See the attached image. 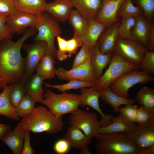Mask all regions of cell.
I'll return each mask as SVG.
<instances>
[{
  "instance_id": "1f68e13d",
  "label": "cell",
  "mask_w": 154,
  "mask_h": 154,
  "mask_svg": "<svg viewBox=\"0 0 154 154\" xmlns=\"http://www.w3.org/2000/svg\"><path fill=\"white\" fill-rule=\"evenodd\" d=\"M66 83L54 85L50 83L44 82L46 88H52L58 90L62 92L72 89H78L83 88H89L95 85V82L82 80L73 79L69 80Z\"/></svg>"
},
{
  "instance_id": "6da1fadb",
  "label": "cell",
  "mask_w": 154,
  "mask_h": 154,
  "mask_svg": "<svg viewBox=\"0 0 154 154\" xmlns=\"http://www.w3.org/2000/svg\"><path fill=\"white\" fill-rule=\"evenodd\" d=\"M37 32L35 27H31L16 42L10 38L0 42V82L3 89L21 81L25 72V59L21 55V49L25 40L35 36Z\"/></svg>"
},
{
  "instance_id": "9a60e30c",
  "label": "cell",
  "mask_w": 154,
  "mask_h": 154,
  "mask_svg": "<svg viewBox=\"0 0 154 154\" xmlns=\"http://www.w3.org/2000/svg\"><path fill=\"white\" fill-rule=\"evenodd\" d=\"M125 0H102L100 9L95 19L107 27L119 21L118 10Z\"/></svg>"
},
{
  "instance_id": "60d3db41",
  "label": "cell",
  "mask_w": 154,
  "mask_h": 154,
  "mask_svg": "<svg viewBox=\"0 0 154 154\" xmlns=\"http://www.w3.org/2000/svg\"><path fill=\"white\" fill-rule=\"evenodd\" d=\"M138 106L136 105L129 104L125 105L124 107H119L118 112L121 114L127 121L135 123Z\"/></svg>"
},
{
  "instance_id": "d6986e66",
  "label": "cell",
  "mask_w": 154,
  "mask_h": 154,
  "mask_svg": "<svg viewBox=\"0 0 154 154\" xmlns=\"http://www.w3.org/2000/svg\"><path fill=\"white\" fill-rule=\"evenodd\" d=\"M73 7L70 0H55L47 3L45 11L59 22H64Z\"/></svg>"
},
{
  "instance_id": "ffe728a7",
  "label": "cell",
  "mask_w": 154,
  "mask_h": 154,
  "mask_svg": "<svg viewBox=\"0 0 154 154\" xmlns=\"http://www.w3.org/2000/svg\"><path fill=\"white\" fill-rule=\"evenodd\" d=\"M73 7L88 20L95 19L101 7L102 0H70Z\"/></svg>"
},
{
  "instance_id": "c3c4849f",
  "label": "cell",
  "mask_w": 154,
  "mask_h": 154,
  "mask_svg": "<svg viewBox=\"0 0 154 154\" xmlns=\"http://www.w3.org/2000/svg\"><path fill=\"white\" fill-rule=\"evenodd\" d=\"M148 50L154 52V22L151 23V27L149 37L147 46Z\"/></svg>"
},
{
  "instance_id": "d590c367",
  "label": "cell",
  "mask_w": 154,
  "mask_h": 154,
  "mask_svg": "<svg viewBox=\"0 0 154 154\" xmlns=\"http://www.w3.org/2000/svg\"><path fill=\"white\" fill-rule=\"evenodd\" d=\"M25 94V85L21 82L13 84L9 92V98L14 108L18 105Z\"/></svg>"
},
{
  "instance_id": "2e32d148",
  "label": "cell",
  "mask_w": 154,
  "mask_h": 154,
  "mask_svg": "<svg viewBox=\"0 0 154 154\" xmlns=\"http://www.w3.org/2000/svg\"><path fill=\"white\" fill-rule=\"evenodd\" d=\"M65 138L68 141L71 147L80 151V154H92L88 146L92 139L78 127L70 125L65 132Z\"/></svg>"
},
{
  "instance_id": "7bdbcfd3",
  "label": "cell",
  "mask_w": 154,
  "mask_h": 154,
  "mask_svg": "<svg viewBox=\"0 0 154 154\" xmlns=\"http://www.w3.org/2000/svg\"><path fill=\"white\" fill-rule=\"evenodd\" d=\"M7 16L0 14V42L12 38L13 34L6 23Z\"/></svg>"
},
{
  "instance_id": "30bf717a",
  "label": "cell",
  "mask_w": 154,
  "mask_h": 154,
  "mask_svg": "<svg viewBox=\"0 0 154 154\" xmlns=\"http://www.w3.org/2000/svg\"><path fill=\"white\" fill-rule=\"evenodd\" d=\"M33 44H23L22 47L27 53L25 59V73L21 82L25 84L29 78L33 75L42 57L46 53V43L39 41Z\"/></svg>"
},
{
  "instance_id": "ab89813d",
  "label": "cell",
  "mask_w": 154,
  "mask_h": 154,
  "mask_svg": "<svg viewBox=\"0 0 154 154\" xmlns=\"http://www.w3.org/2000/svg\"><path fill=\"white\" fill-rule=\"evenodd\" d=\"M93 48L82 44L80 50L75 56L72 68L84 63L91 58Z\"/></svg>"
},
{
  "instance_id": "83f0119b",
  "label": "cell",
  "mask_w": 154,
  "mask_h": 154,
  "mask_svg": "<svg viewBox=\"0 0 154 154\" xmlns=\"http://www.w3.org/2000/svg\"><path fill=\"white\" fill-rule=\"evenodd\" d=\"M13 84L8 85L0 93V115L19 121V117L17 115L15 108L12 105L9 98V94Z\"/></svg>"
},
{
  "instance_id": "ba28073f",
  "label": "cell",
  "mask_w": 154,
  "mask_h": 154,
  "mask_svg": "<svg viewBox=\"0 0 154 154\" xmlns=\"http://www.w3.org/2000/svg\"><path fill=\"white\" fill-rule=\"evenodd\" d=\"M147 49L134 40L118 38L114 52L126 61L139 65Z\"/></svg>"
},
{
  "instance_id": "5bb4252c",
  "label": "cell",
  "mask_w": 154,
  "mask_h": 154,
  "mask_svg": "<svg viewBox=\"0 0 154 154\" xmlns=\"http://www.w3.org/2000/svg\"><path fill=\"white\" fill-rule=\"evenodd\" d=\"M90 59L91 58L84 63L69 70L59 67L56 69V76L61 80L75 79L95 82L97 79L91 66Z\"/></svg>"
},
{
  "instance_id": "4dcf8cb0",
  "label": "cell",
  "mask_w": 154,
  "mask_h": 154,
  "mask_svg": "<svg viewBox=\"0 0 154 154\" xmlns=\"http://www.w3.org/2000/svg\"><path fill=\"white\" fill-rule=\"evenodd\" d=\"M135 99L141 106L154 114V88L143 87L138 92Z\"/></svg>"
},
{
  "instance_id": "f546056e",
  "label": "cell",
  "mask_w": 154,
  "mask_h": 154,
  "mask_svg": "<svg viewBox=\"0 0 154 154\" xmlns=\"http://www.w3.org/2000/svg\"><path fill=\"white\" fill-rule=\"evenodd\" d=\"M19 12L41 15L45 11V0H17Z\"/></svg>"
},
{
  "instance_id": "4316f807",
  "label": "cell",
  "mask_w": 154,
  "mask_h": 154,
  "mask_svg": "<svg viewBox=\"0 0 154 154\" xmlns=\"http://www.w3.org/2000/svg\"><path fill=\"white\" fill-rule=\"evenodd\" d=\"M54 58L51 55L46 54L36 69V74L44 80L53 78L56 75V69L55 67L56 61Z\"/></svg>"
},
{
  "instance_id": "74e56055",
  "label": "cell",
  "mask_w": 154,
  "mask_h": 154,
  "mask_svg": "<svg viewBox=\"0 0 154 154\" xmlns=\"http://www.w3.org/2000/svg\"><path fill=\"white\" fill-rule=\"evenodd\" d=\"M19 12L17 0H0V14L7 17Z\"/></svg>"
},
{
  "instance_id": "d4e9b609",
  "label": "cell",
  "mask_w": 154,
  "mask_h": 154,
  "mask_svg": "<svg viewBox=\"0 0 154 154\" xmlns=\"http://www.w3.org/2000/svg\"><path fill=\"white\" fill-rule=\"evenodd\" d=\"M43 81L42 78L36 74L31 75L25 84L26 94L31 96L36 102H40L43 98Z\"/></svg>"
},
{
  "instance_id": "8992f818",
  "label": "cell",
  "mask_w": 154,
  "mask_h": 154,
  "mask_svg": "<svg viewBox=\"0 0 154 154\" xmlns=\"http://www.w3.org/2000/svg\"><path fill=\"white\" fill-rule=\"evenodd\" d=\"M109 65L105 72L95 82L94 86L100 91L110 87L115 80L124 74L139 68V65L126 61L114 52Z\"/></svg>"
},
{
  "instance_id": "9c48e42d",
  "label": "cell",
  "mask_w": 154,
  "mask_h": 154,
  "mask_svg": "<svg viewBox=\"0 0 154 154\" xmlns=\"http://www.w3.org/2000/svg\"><path fill=\"white\" fill-rule=\"evenodd\" d=\"M70 114L68 117L70 125L80 129L91 139L98 133V129L100 127V122L96 113L78 108Z\"/></svg>"
},
{
  "instance_id": "f907efd6",
  "label": "cell",
  "mask_w": 154,
  "mask_h": 154,
  "mask_svg": "<svg viewBox=\"0 0 154 154\" xmlns=\"http://www.w3.org/2000/svg\"><path fill=\"white\" fill-rule=\"evenodd\" d=\"M154 144L143 148L139 149L138 154H154Z\"/></svg>"
},
{
  "instance_id": "7dc6e473",
  "label": "cell",
  "mask_w": 154,
  "mask_h": 154,
  "mask_svg": "<svg viewBox=\"0 0 154 154\" xmlns=\"http://www.w3.org/2000/svg\"><path fill=\"white\" fill-rule=\"evenodd\" d=\"M30 131L26 130L25 132L22 149L21 154H33L35 150L31 145V137Z\"/></svg>"
},
{
  "instance_id": "7c38bea8",
  "label": "cell",
  "mask_w": 154,
  "mask_h": 154,
  "mask_svg": "<svg viewBox=\"0 0 154 154\" xmlns=\"http://www.w3.org/2000/svg\"><path fill=\"white\" fill-rule=\"evenodd\" d=\"M80 89V106L83 108L86 106H90L100 114L101 117L100 121V127H104L110 124L113 116L110 114H105L101 109L99 103L101 92L98 90L94 86Z\"/></svg>"
},
{
  "instance_id": "f1b7e54d",
  "label": "cell",
  "mask_w": 154,
  "mask_h": 154,
  "mask_svg": "<svg viewBox=\"0 0 154 154\" xmlns=\"http://www.w3.org/2000/svg\"><path fill=\"white\" fill-rule=\"evenodd\" d=\"M68 20L73 29L74 35L79 37L85 32L88 26V20L76 9H72Z\"/></svg>"
},
{
  "instance_id": "ac0fdd59",
  "label": "cell",
  "mask_w": 154,
  "mask_h": 154,
  "mask_svg": "<svg viewBox=\"0 0 154 154\" xmlns=\"http://www.w3.org/2000/svg\"><path fill=\"white\" fill-rule=\"evenodd\" d=\"M135 24L131 30L132 40L147 46L151 23L143 14L135 17Z\"/></svg>"
},
{
  "instance_id": "ee69618b",
  "label": "cell",
  "mask_w": 154,
  "mask_h": 154,
  "mask_svg": "<svg viewBox=\"0 0 154 154\" xmlns=\"http://www.w3.org/2000/svg\"><path fill=\"white\" fill-rule=\"evenodd\" d=\"M58 46V49L56 52V57L60 61H62L66 59L68 57L67 54V40L62 37L60 35L56 37Z\"/></svg>"
},
{
  "instance_id": "5b68a950",
  "label": "cell",
  "mask_w": 154,
  "mask_h": 154,
  "mask_svg": "<svg viewBox=\"0 0 154 154\" xmlns=\"http://www.w3.org/2000/svg\"><path fill=\"white\" fill-rule=\"evenodd\" d=\"M43 19L34 27L38 31L35 35L36 42L43 41L47 45L46 53L56 57V49L54 45L56 38L62 33L59 21L45 11L42 13Z\"/></svg>"
},
{
  "instance_id": "bcb514c9",
  "label": "cell",
  "mask_w": 154,
  "mask_h": 154,
  "mask_svg": "<svg viewBox=\"0 0 154 154\" xmlns=\"http://www.w3.org/2000/svg\"><path fill=\"white\" fill-rule=\"evenodd\" d=\"M71 147L68 141L64 138L57 140L54 144L53 149L57 154H65L68 152Z\"/></svg>"
},
{
  "instance_id": "8d00e7d4",
  "label": "cell",
  "mask_w": 154,
  "mask_h": 154,
  "mask_svg": "<svg viewBox=\"0 0 154 154\" xmlns=\"http://www.w3.org/2000/svg\"><path fill=\"white\" fill-rule=\"evenodd\" d=\"M133 3L143 11V15L149 22L154 15V0H132Z\"/></svg>"
},
{
  "instance_id": "7402d4cb",
  "label": "cell",
  "mask_w": 154,
  "mask_h": 154,
  "mask_svg": "<svg viewBox=\"0 0 154 154\" xmlns=\"http://www.w3.org/2000/svg\"><path fill=\"white\" fill-rule=\"evenodd\" d=\"M112 53L104 54L100 51L98 43L92 50L90 62L97 80L103 74L104 69L110 64L112 56Z\"/></svg>"
},
{
  "instance_id": "d6a6232c",
  "label": "cell",
  "mask_w": 154,
  "mask_h": 154,
  "mask_svg": "<svg viewBox=\"0 0 154 154\" xmlns=\"http://www.w3.org/2000/svg\"><path fill=\"white\" fill-rule=\"evenodd\" d=\"M35 102L31 96L27 94H25L15 108L17 115L19 117L22 118L30 115L35 108Z\"/></svg>"
},
{
  "instance_id": "7a4b0ae2",
  "label": "cell",
  "mask_w": 154,
  "mask_h": 154,
  "mask_svg": "<svg viewBox=\"0 0 154 154\" xmlns=\"http://www.w3.org/2000/svg\"><path fill=\"white\" fill-rule=\"evenodd\" d=\"M18 123L25 131L55 134L62 129L64 123L62 116L56 117L46 107L40 106L35 108L30 115L23 118Z\"/></svg>"
},
{
  "instance_id": "f35d334b",
  "label": "cell",
  "mask_w": 154,
  "mask_h": 154,
  "mask_svg": "<svg viewBox=\"0 0 154 154\" xmlns=\"http://www.w3.org/2000/svg\"><path fill=\"white\" fill-rule=\"evenodd\" d=\"M139 69L152 75L154 74V52L147 50L139 65Z\"/></svg>"
},
{
  "instance_id": "52a82bcc",
  "label": "cell",
  "mask_w": 154,
  "mask_h": 154,
  "mask_svg": "<svg viewBox=\"0 0 154 154\" xmlns=\"http://www.w3.org/2000/svg\"><path fill=\"white\" fill-rule=\"evenodd\" d=\"M154 79L153 75L139 69L134 70L121 75L110 85V88L118 95L128 98L129 90L132 87L137 84L150 83Z\"/></svg>"
},
{
  "instance_id": "e575fe53",
  "label": "cell",
  "mask_w": 154,
  "mask_h": 154,
  "mask_svg": "<svg viewBox=\"0 0 154 154\" xmlns=\"http://www.w3.org/2000/svg\"><path fill=\"white\" fill-rule=\"evenodd\" d=\"M135 18L133 17L121 18L118 27V38L132 40L131 30L135 24Z\"/></svg>"
},
{
  "instance_id": "44dd1931",
  "label": "cell",
  "mask_w": 154,
  "mask_h": 154,
  "mask_svg": "<svg viewBox=\"0 0 154 154\" xmlns=\"http://www.w3.org/2000/svg\"><path fill=\"white\" fill-rule=\"evenodd\" d=\"M107 27L95 19L88 20V28L82 36L78 37L82 42L93 48L97 44L102 34Z\"/></svg>"
},
{
  "instance_id": "e0dca14e",
  "label": "cell",
  "mask_w": 154,
  "mask_h": 154,
  "mask_svg": "<svg viewBox=\"0 0 154 154\" xmlns=\"http://www.w3.org/2000/svg\"><path fill=\"white\" fill-rule=\"evenodd\" d=\"M120 20L107 27L103 31L98 42L100 51L104 54L112 53L114 51L118 38V29Z\"/></svg>"
},
{
  "instance_id": "484cf974",
  "label": "cell",
  "mask_w": 154,
  "mask_h": 154,
  "mask_svg": "<svg viewBox=\"0 0 154 154\" xmlns=\"http://www.w3.org/2000/svg\"><path fill=\"white\" fill-rule=\"evenodd\" d=\"M100 91L101 94L100 98L105 104L111 105L115 112H118V109L121 106L134 104L135 102L133 99L118 95L114 93L110 87Z\"/></svg>"
},
{
  "instance_id": "3957f363",
  "label": "cell",
  "mask_w": 154,
  "mask_h": 154,
  "mask_svg": "<svg viewBox=\"0 0 154 154\" xmlns=\"http://www.w3.org/2000/svg\"><path fill=\"white\" fill-rule=\"evenodd\" d=\"M96 153L98 154H138L139 149L126 133L96 134Z\"/></svg>"
},
{
  "instance_id": "b9f144b4",
  "label": "cell",
  "mask_w": 154,
  "mask_h": 154,
  "mask_svg": "<svg viewBox=\"0 0 154 154\" xmlns=\"http://www.w3.org/2000/svg\"><path fill=\"white\" fill-rule=\"evenodd\" d=\"M154 120V114L147 109L140 107L138 108L135 123L137 124L145 123Z\"/></svg>"
},
{
  "instance_id": "816d5d0a",
  "label": "cell",
  "mask_w": 154,
  "mask_h": 154,
  "mask_svg": "<svg viewBox=\"0 0 154 154\" xmlns=\"http://www.w3.org/2000/svg\"><path fill=\"white\" fill-rule=\"evenodd\" d=\"M0 89H2L1 88V85L0 82Z\"/></svg>"
},
{
  "instance_id": "4fadbf2b",
  "label": "cell",
  "mask_w": 154,
  "mask_h": 154,
  "mask_svg": "<svg viewBox=\"0 0 154 154\" xmlns=\"http://www.w3.org/2000/svg\"><path fill=\"white\" fill-rule=\"evenodd\" d=\"M126 133L139 149L150 146L154 144V120L135 124Z\"/></svg>"
},
{
  "instance_id": "681fc988",
  "label": "cell",
  "mask_w": 154,
  "mask_h": 154,
  "mask_svg": "<svg viewBox=\"0 0 154 154\" xmlns=\"http://www.w3.org/2000/svg\"><path fill=\"white\" fill-rule=\"evenodd\" d=\"M11 131V127L6 124L0 123V139Z\"/></svg>"
},
{
  "instance_id": "f6af8a7d",
  "label": "cell",
  "mask_w": 154,
  "mask_h": 154,
  "mask_svg": "<svg viewBox=\"0 0 154 154\" xmlns=\"http://www.w3.org/2000/svg\"><path fill=\"white\" fill-rule=\"evenodd\" d=\"M82 43L77 37L74 36L73 37L67 41V52L68 57H70L72 55L75 54L78 48L81 46Z\"/></svg>"
},
{
  "instance_id": "277c9868",
  "label": "cell",
  "mask_w": 154,
  "mask_h": 154,
  "mask_svg": "<svg viewBox=\"0 0 154 154\" xmlns=\"http://www.w3.org/2000/svg\"><path fill=\"white\" fill-rule=\"evenodd\" d=\"M40 102L48 107L50 112L56 117L72 113L80 106L79 95L66 92L56 94L50 89H46L43 98Z\"/></svg>"
},
{
  "instance_id": "8fae6325",
  "label": "cell",
  "mask_w": 154,
  "mask_h": 154,
  "mask_svg": "<svg viewBox=\"0 0 154 154\" xmlns=\"http://www.w3.org/2000/svg\"><path fill=\"white\" fill-rule=\"evenodd\" d=\"M43 18L42 14L38 15L19 12L7 17L6 22L13 35L23 34L28 29L35 27Z\"/></svg>"
},
{
  "instance_id": "603a6c76",
  "label": "cell",
  "mask_w": 154,
  "mask_h": 154,
  "mask_svg": "<svg viewBox=\"0 0 154 154\" xmlns=\"http://www.w3.org/2000/svg\"><path fill=\"white\" fill-rule=\"evenodd\" d=\"M135 125V123L127 120L120 113L117 116H113L111 123L107 126L99 127L97 133L106 134L121 132L127 133Z\"/></svg>"
},
{
  "instance_id": "cb8c5ba5",
  "label": "cell",
  "mask_w": 154,
  "mask_h": 154,
  "mask_svg": "<svg viewBox=\"0 0 154 154\" xmlns=\"http://www.w3.org/2000/svg\"><path fill=\"white\" fill-rule=\"evenodd\" d=\"M25 131L18 123L1 140L10 148L14 154H21L23 144Z\"/></svg>"
},
{
  "instance_id": "836d02e7",
  "label": "cell",
  "mask_w": 154,
  "mask_h": 154,
  "mask_svg": "<svg viewBox=\"0 0 154 154\" xmlns=\"http://www.w3.org/2000/svg\"><path fill=\"white\" fill-rule=\"evenodd\" d=\"M143 12L141 8L133 3L132 0H125L118 10L117 16L119 18L124 17L135 18L143 14Z\"/></svg>"
}]
</instances>
